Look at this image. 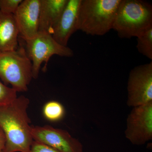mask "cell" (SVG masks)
I'll return each instance as SVG.
<instances>
[{"mask_svg": "<svg viewBox=\"0 0 152 152\" xmlns=\"http://www.w3.org/2000/svg\"><path fill=\"white\" fill-rule=\"evenodd\" d=\"M40 0H23L13 14L19 36L25 41L39 32Z\"/></svg>", "mask_w": 152, "mask_h": 152, "instance_id": "9c48e42d", "label": "cell"}, {"mask_svg": "<svg viewBox=\"0 0 152 152\" xmlns=\"http://www.w3.org/2000/svg\"><path fill=\"white\" fill-rule=\"evenodd\" d=\"M6 144V138L4 133L0 127V152H4Z\"/></svg>", "mask_w": 152, "mask_h": 152, "instance_id": "ac0fdd59", "label": "cell"}, {"mask_svg": "<svg viewBox=\"0 0 152 152\" xmlns=\"http://www.w3.org/2000/svg\"><path fill=\"white\" fill-rule=\"evenodd\" d=\"M127 105L134 107L152 102V61L135 67L129 75Z\"/></svg>", "mask_w": 152, "mask_h": 152, "instance_id": "8992f818", "label": "cell"}, {"mask_svg": "<svg viewBox=\"0 0 152 152\" xmlns=\"http://www.w3.org/2000/svg\"><path fill=\"white\" fill-rule=\"evenodd\" d=\"M29 99L24 96L0 106V127L5 135L4 152H30L34 140L27 110Z\"/></svg>", "mask_w": 152, "mask_h": 152, "instance_id": "6da1fadb", "label": "cell"}, {"mask_svg": "<svg viewBox=\"0 0 152 152\" xmlns=\"http://www.w3.org/2000/svg\"><path fill=\"white\" fill-rule=\"evenodd\" d=\"M19 36L13 15L0 11V53L18 48Z\"/></svg>", "mask_w": 152, "mask_h": 152, "instance_id": "7c38bea8", "label": "cell"}, {"mask_svg": "<svg viewBox=\"0 0 152 152\" xmlns=\"http://www.w3.org/2000/svg\"><path fill=\"white\" fill-rule=\"evenodd\" d=\"M81 2V0H68L62 13L53 29L52 36L62 45L67 46L71 36L78 31Z\"/></svg>", "mask_w": 152, "mask_h": 152, "instance_id": "30bf717a", "label": "cell"}, {"mask_svg": "<svg viewBox=\"0 0 152 152\" xmlns=\"http://www.w3.org/2000/svg\"><path fill=\"white\" fill-rule=\"evenodd\" d=\"M30 152H61L51 147L34 140L31 145Z\"/></svg>", "mask_w": 152, "mask_h": 152, "instance_id": "e0dca14e", "label": "cell"}, {"mask_svg": "<svg viewBox=\"0 0 152 152\" xmlns=\"http://www.w3.org/2000/svg\"><path fill=\"white\" fill-rule=\"evenodd\" d=\"M152 26V5L142 0H121L113 29L120 38L137 37Z\"/></svg>", "mask_w": 152, "mask_h": 152, "instance_id": "3957f363", "label": "cell"}, {"mask_svg": "<svg viewBox=\"0 0 152 152\" xmlns=\"http://www.w3.org/2000/svg\"><path fill=\"white\" fill-rule=\"evenodd\" d=\"M33 140L61 152H83V144L65 130L49 125L32 126Z\"/></svg>", "mask_w": 152, "mask_h": 152, "instance_id": "ba28073f", "label": "cell"}, {"mask_svg": "<svg viewBox=\"0 0 152 152\" xmlns=\"http://www.w3.org/2000/svg\"><path fill=\"white\" fill-rule=\"evenodd\" d=\"M137 38V48L139 53L152 60V26L147 29Z\"/></svg>", "mask_w": 152, "mask_h": 152, "instance_id": "5bb4252c", "label": "cell"}, {"mask_svg": "<svg viewBox=\"0 0 152 152\" xmlns=\"http://www.w3.org/2000/svg\"><path fill=\"white\" fill-rule=\"evenodd\" d=\"M121 0H81L78 31L88 35L103 36L113 29Z\"/></svg>", "mask_w": 152, "mask_h": 152, "instance_id": "7a4b0ae2", "label": "cell"}, {"mask_svg": "<svg viewBox=\"0 0 152 152\" xmlns=\"http://www.w3.org/2000/svg\"><path fill=\"white\" fill-rule=\"evenodd\" d=\"M126 138L133 145H142L152 139V102L133 107L128 115Z\"/></svg>", "mask_w": 152, "mask_h": 152, "instance_id": "52a82bcc", "label": "cell"}, {"mask_svg": "<svg viewBox=\"0 0 152 152\" xmlns=\"http://www.w3.org/2000/svg\"><path fill=\"white\" fill-rule=\"evenodd\" d=\"M43 115L51 122H57L63 119L65 115V109L62 104L56 101H50L44 105Z\"/></svg>", "mask_w": 152, "mask_h": 152, "instance_id": "4fadbf2b", "label": "cell"}, {"mask_svg": "<svg viewBox=\"0 0 152 152\" xmlns=\"http://www.w3.org/2000/svg\"><path fill=\"white\" fill-rule=\"evenodd\" d=\"M25 42V49L32 64L33 79L38 78L41 65L43 63L45 65L42 70H47L49 60L54 55L64 57L74 56L73 51L70 48L58 43L49 33L39 32L34 37Z\"/></svg>", "mask_w": 152, "mask_h": 152, "instance_id": "5b68a950", "label": "cell"}, {"mask_svg": "<svg viewBox=\"0 0 152 152\" xmlns=\"http://www.w3.org/2000/svg\"><path fill=\"white\" fill-rule=\"evenodd\" d=\"M23 0H0V11L13 15Z\"/></svg>", "mask_w": 152, "mask_h": 152, "instance_id": "2e32d148", "label": "cell"}, {"mask_svg": "<svg viewBox=\"0 0 152 152\" xmlns=\"http://www.w3.org/2000/svg\"><path fill=\"white\" fill-rule=\"evenodd\" d=\"M17 92L0 81V106L12 102L17 97Z\"/></svg>", "mask_w": 152, "mask_h": 152, "instance_id": "9a60e30c", "label": "cell"}, {"mask_svg": "<svg viewBox=\"0 0 152 152\" xmlns=\"http://www.w3.org/2000/svg\"><path fill=\"white\" fill-rule=\"evenodd\" d=\"M68 0H40L39 32L52 35Z\"/></svg>", "mask_w": 152, "mask_h": 152, "instance_id": "8fae6325", "label": "cell"}, {"mask_svg": "<svg viewBox=\"0 0 152 152\" xmlns=\"http://www.w3.org/2000/svg\"><path fill=\"white\" fill-rule=\"evenodd\" d=\"M0 78L17 93L28 91L33 79L32 64L25 48L20 46L16 50L0 53Z\"/></svg>", "mask_w": 152, "mask_h": 152, "instance_id": "277c9868", "label": "cell"}]
</instances>
